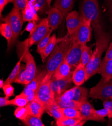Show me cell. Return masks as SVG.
<instances>
[{
	"instance_id": "e0dca14e",
	"label": "cell",
	"mask_w": 112,
	"mask_h": 126,
	"mask_svg": "<svg viewBox=\"0 0 112 126\" xmlns=\"http://www.w3.org/2000/svg\"><path fill=\"white\" fill-rule=\"evenodd\" d=\"M73 72L67 61L65 60L59 65L53 73L52 78L57 79H61L67 78Z\"/></svg>"
},
{
	"instance_id": "1f68e13d",
	"label": "cell",
	"mask_w": 112,
	"mask_h": 126,
	"mask_svg": "<svg viewBox=\"0 0 112 126\" xmlns=\"http://www.w3.org/2000/svg\"><path fill=\"white\" fill-rule=\"evenodd\" d=\"M21 60L19 59V61L17 63L15 66L11 71V73L9 75L8 78L7 79L6 81H5V84H12V83L14 82L15 79H16L17 75L18 74L20 66H21Z\"/></svg>"
},
{
	"instance_id": "ee69618b",
	"label": "cell",
	"mask_w": 112,
	"mask_h": 126,
	"mask_svg": "<svg viewBox=\"0 0 112 126\" xmlns=\"http://www.w3.org/2000/svg\"><path fill=\"white\" fill-rule=\"evenodd\" d=\"M10 105H13L12 100H9L8 98L6 97H0V107H3Z\"/></svg>"
},
{
	"instance_id": "f35d334b",
	"label": "cell",
	"mask_w": 112,
	"mask_h": 126,
	"mask_svg": "<svg viewBox=\"0 0 112 126\" xmlns=\"http://www.w3.org/2000/svg\"><path fill=\"white\" fill-rule=\"evenodd\" d=\"M21 93L26 96L28 102H30L34 100L36 97V92L27 86L25 87L24 90Z\"/></svg>"
},
{
	"instance_id": "d590c367",
	"label": "cell",
	"mask_w": 112,
	"mask_h": 126,
	"mask_svg": "<svg viewBox=\"0 0 112 126\" xmlns=\"http://www.w3.org/2000/svg\"><path fill=\"white\" fill-rule=\"evenodd\" d=\"M55 101L57 103L58 105L60 108H70L76 109L78 110H80L82 103L75 101V100H72L70 102L68 103H63L58 100H55Z\"/></svg>"
},
{
	"instance_id": "83f0119b",
	"label": "cell",
	"mask_w": 112,
	"mask_h": 126,
	"mask_svg": "<svg viewBox=\"0 0 112 126\" xmlns=\"http://www.w3.org/2000/svg\"><path fill=\"white\" fill-rule=\"evenodd\" d=\"M22 122L24 125L27 126H45L40 118L29 115L22 120Z\"/></svg>"
},
{
	"instance_id": "8992f818",
	"label": "cell",
	"mask_w": 112,
	"mask_h": 126,
	"mask_svg": "<svg viewBox=\"0 0 112 126\" xmlns=\"http://www.w3.org/2000/svg\"><path fill=\"white\" fill-rule=\"evenodd\" d=\"M51 78L46 75L36 93V97L43 104L45 110L55 101V95L50 86Z\"/></svg>"
},
{
	"instance_id": "4fadbf2b",
	"label": "cell",
	"mask_w": 112,
	"mask_h": 126,
	"mask_svg": "<svg viewBox=\"0 0 112 126\" xmlns=\"http://www.w3.org/2000/svg\"><path fill=\"white\" fill-rule=\"evenodd\" d=\"M64 18L63 13L58 9L53 7L49 9L47 19L51 29L53 30L56 29Z\"/></svg>"
},
{
	"instance_id": "60d3db41",
	"label": "cell",
	"mask_w": 112,
	"mask_h": 126,
	"mask_svg": "<svg viewBox=\"0 0 112 126\" xmlns=\"http://www.w3.org/2000/svg\"><path fill=\"white\" fill-rule=\"evenodd\" d=\"M3 89L6 97L9 98L10 97L14 95V88L11 84H5L3 87Z\"/></svg>"
},
{
	"instance_id": "e575fe53",
	"label": "cell",
	"mask_w": 112,
	"mask_h": 126,
	"mask_svg": "<svg viewBox=\"0 0 112 126\" xmlns=\"http://www.w3.org/2000/svg\"><path fill=\"white\" fill-rule=\"evenodd\" d=\"M53 31V30L51 29L50 32L43 38L38 43L37 49V52L38 54H40L43 51V50L45 48V47L48 44L50 39L51 35Z\"/></svg>"
},
{
	"instance_id": "9c48e42d",
	"label": "cell",
	"mask_w": 112,
	"mask_h": 126,
	"mask_svg": "<svg viewBox=\"0 0 112 126\" xmlns=\"http://www.w3.org/2000/svg\"><path fill=\"white\" fill-rule=\"evenodd\" d=\"M50 30L47 18L42 19L40 21L35 32L23 41L29 48L33 45L38 43Z\"/></svg>"
},
{
	"instance_id": "7c38bea8",
	"label": "cell",
	"mask_w": 112,
	"mask_h": 126,
	"mask_svg": "<svg viewBox=\"0 0 112 126\" xmlns=\"http://www.w3.org/2000/svg\"><path fill=\"white\" fill-rule=\"evenodd\" d=\"M82 18L77 11H72L69 13L66 17L67 35L68 36L76 32L80 26Z\"/></svg>"
},
{
	"instance_id": "5b68a950",
	"label": "cell",
	"mask_w": 112,
	"mask_h": 126,
	"mask_svg": "<svg viewBox=\"0 0 112 126\" xmlns=\"http://www.w3.org/2000/svg\"><path fill=\"white\" fill-rule=\"evenodd\" d=\"M89 97L103 102L112 100V79L106 81L102 78L99 82L91 89Z\"/></svg>"
},
{
	"instance_id": "484cf974",
	"label": "cell",
	"mask_w": 112,
	"mask_h": 126,
	"mask_svg": "<svg viewBox=\"0 0 112 126\" xmlns=\"http://www.w3.org/2000/svg\"><path fill=\"white\" fill-rule=\"evenodd\" d=\"M59 110L63 114V117L69 118H81L80 111L77 109L70 108H60Z\"/></svg>"
},
{
	"instance_id": "8fae6325",
	"label": "cell",
	"mask_w": 112,
	"mask_h": 126,
	"mask_svg": "<svg viewBox=\"0 0 112 126\" xmlns=\"http://www.w3.org/2000/svg\"><path fill=\"white\" fill-rule=\"evenodd\" d=\"M72 81V73L64 79L57 80L51 78L50 86L53 92L55 97H58L62 94L67 90L71 86Z\"/></svg>"
},
{
	"instance_id": "681fc988",
	"label": "cell",
	"mask_w": 112,
	"mask_h": 126,
	"mask_svg": "<svg viewBox=\"0 0 112 126\" xmlns=\"http://www.w3.org/2000/svg\"><path fill=\"white\" fill-rule=\"evenodd\" d=\"M4 85H5V82H4V80L3 79L0 80V88H1V89H3Z\"/></svg>"
},
{
	"instance_id": "8d00e7d4",
	"label": "cell",
	"mask_w": 112,
	"mask_h": 126,
	"mask_svg": "<svg viewBox=\"0 0 112 126\" xmlns=\"http://www.w3.org/2000/svg\"><path fill=\"white\" fill-rule=\"evenodd\" d=\"M13 105L19 107H25L29 103L26 96L23 94L21 93L19 95H17L14 99H12Z\"/></svg>"
},
{
	"instance_id": "7402d4cb",
	"label": "cell",
	"mask_w": 112,
	"mask_h": 126,
	"mask_svg": "<svg viewBox=\"0 0 112 126\" xmlns=\"http://www.w3.org/2000/svg\"><path fill=\"white\" fill-rule=\"evenodd\" d=\"M74 96L73 100L75 101L82 103L88 100L89 96V91L84 87L76 85L73 87Z\"/></svg>"
},
{
	"instance_id": "f6af8a7d",
	"label": "cell",
	"mask_w": 112,
	"mask_h": 126,
	"mask_svg": "<svg viewBox=\"0 0 112 126\" xmlns=\"http://www.w3.org/2000/svg\"><path fill=\"white\" fill-rule=\"evenodd\" d=\"M103 106L104 108L108 109L110 111V114L108 118L112 120V100H106V101L104 102Z\"/></svg>"
},
{
	"instance_id": "2e32d148",
	"label": "cell",
	"mask_w": 112,
	"mask_h": 126,
	"mask_svg": "<svg viewBox=\"0 0 112 126\" xmlns=\"http://www.w3.org/2000/svg\"><path fill=\"white\" fill-rule=\"evenodd\" d=\"M85 66L80 63L73 71L72 81L76 85L80 86L85 81Z\"/></svg>"
},
{
	"instance_id": "d6986e66",
	"label": "cell",
	"mask_w": 112,
	"mask_h": 126,
	"mask_svg": "<svg viewBox=\"0 0 112 126\" xmlns=\"http://www.w3.org/2000/svg\"><path fill=\"white\" fill-rule=\"evenodd\" d=\"M99 73L106 81L112 79V59L102 60L99 67Z\"/></svg>"
},
{
	"instance_id": "d4e9b609",
	"label": "cell",
	"mask_w": 112,
	"mask_h": 126,
	"mask_svg": "<svg viewBox=\"0 0 112 126\" xmlns=\"http://www.w3.org/2000/svg\"><path fill=\"white\" fill-rule=\"evenodd\" d=\"M59 108L60 107L55 99V101L45 110V111L50 116L53 117L56 121L63 117V114L59 110Z\"/></svg>"
},
{
	"instance_id": "44dd1931",
	"label": "cell",
	"mask_w": 112,
	"mask_h": 126,
	"mask_svg": "<svg viewBox=\"0 0 112 126\" xmlns=\"http://www.w3.org/2000/svg\"><path fill=\"white\" fill-rule=\"evenodd\" d=\"M47 72L46 69H43L41 71L36 73L35 77L28 84L26 85V86L34 90L36 93L44 79L47 75Z\"/></svg>"
},
{
	"instance_id": "5bb4252c",
	"label": "cell",
	"mask_w": 112,
	"mask_h": 126,
	"mask_svg": "<svg viewBox=\"0 0 112 126\" xmlns=\"http://www.w3.org/2000/svg\"><path fill=\"white\" fill-rule=\"evenodd\" d=\"M28 114L41 118L45 110L43 104L37 99L35 98L32 101L29 102L25 106Z\"/></svg>"
},
{
	"instance_id": "74e56055",
	"label": "cell",
	"mask_w": 112,
	"mask_h": 126,
	"mask_svg": "<svg viewBox=\"0 0 112 126\" xmlns=\"http://www.w3.org/2000/svg\"><path fill=\"white\" fill-rule=\"evenodd\" d=\"M28 115V114L25 107H18L14 111V116L15 117L22 121L25 119Z\"/></svg>"
},
{
	"instance_id": "4316f807",
	"label": "cell",
	"mask_w": 112,
	"mask_h": 126,
	"mask_svg": "<svg viewBox=\"0 0 112 126\" xmlns=\"http://www.w3.org/2000/svg\"><path fill=\"white\" fill-rule=\"evenodd\" d=\"M81 118H69L63 117L56 121V125L58 126H76L80 122Z\"/></svg>"
},
{
	"instance_id": "30bf717a",
	"label": "cell",
	"mask_w": 112,
	"mask_h": 126,
	"mask_svg": "<svg viewBox=\"0 0 112 126\" xmlns=\"http://www.w3.org/2000/svg\"><path fill=\"white\" fill-rule=\"evenodd\" d=\"M83 45L76 42H72V45L67 55L65 60L70 66L73 72L81 63Z\"/></svg>"
},
{
	"instance_id": "f907efd6",
	"label": "cell",
	"mask_w": 112,
	"mask_h": 126,
	"mask_svg": "<svg viewBox=\"0 0 112 126\" xmlns=\"http://www.w3.org/2000/svg\"><path fill=\"white\" fill-rule=\"evenodd\" d=\"M52 2V0H47V5L49 7H50V5Z\"/></svg>"
},
{
	"instance_id": "3957f363",
	"label": "cell",
	"mask_w": 112,
	"mask_h": 126,
	"mask_svg": "<svg viewBox=\"0 0 112 126\" xmlns=\"http://www.w3.org/2000/svg\"><path fill=\"white\" fill-rule=\"evenodd\" d=\"M71 45L72 41L68 35L59 39V42L48 57L46 62L47 76L52 78L57 67L65 60Z\"/></svg>"
},
{
	"instance_id": "ba28073f",
	"label": "cell",
	"mask_w": 112,
	"mask_h": 126,
	"mask_svg": "<svg viewBox=\"0 0 112 126\" xmlns=\"http://www.w3.org/2000/svg\"><path fill=\"white\" fill-rule=\"evenodd\" d=\"M93 30L91 22L82 18L81 24L78 30L68 36L72 42L86 44L91 39Z\"/></svg>"
},
{
	"instance_id": "816d5d0a",
	"label": "cell",
	"mask_w": 112,
	"mask_h": 126,
	"mask_svg": "<svg viewBox=\"0 0 112 126\" xmlns=\"http://www.w3.org/2000/svg\"><path fill=\"white\" fill-rule=\"evenodd\" d=\"M14 0H7V2L8 3H11V2H13Z\"/></svg>"
},
{
	"instance_id": "9a60e30c",
	"label": "cell",
	"mask_w": 112,
	"mask_h": 126,
	"mask_svg": "<svg viewBox=\"0 0 112 126\" xmlns=\"http://www.w3.org/2000/svg\"><path fill=\"white\" fill-rule=\"evenodd\" d=\"M95 110L93 105L88 101V100L82 102L80 110L81 118L82 120H85L87 121H96L94 115Z\"/></svg>"
},
{
	"instance_id": "f1b7e54d",
	"label": "cell",
	"mask_w": 112,
	"mask_h": 126,
	"mask_svg": "<svg viewBox=\"0 0 112 126\" xmlns=\"http://www.w3.org/2000/svg\"><path fill=\"white\" fill-rule=\"evenodd\" d=\"M93 53V52L90 47L86 45V44L83 45L81 63L86 66L90 61Z\"/></svg>"
},
{
	"instance_id": "f546056e",
	"label": "cell",
	"mask_w": 112,
	"mask_h": 126,
	"mask_svg": "<svg viewBox=\"0 0 112 126\" xmlns=\"http://www.w3.org/2000/svg\"><path fill=\"white\" fill-rule=\"evenodd\" d=\"M74 92L73 87L68 89L62 94L58 97L56 98L55 100L63 103H68L73 100Z\"/></svg>"
},
{
	"instance_id": "c3c4849f",
	"label": "cell",
	"mask_w": 112,
	"mask_h": 126,
	"mask_svg": "<svg viewBox=\"0 0 112 126\" xmlns=\"http://www.w3.org/2000/svg\"><path fill=\"white\" fill-rule=\"evenodd\" d=\"M87 122V121L85 120H81L80 122H79L76 125V126H82L83 125H84V124Z\"/></svg>"
},
{
	"instance_id": "836d02e7",
	"label": "cell",
	"mask_w": 112,
	"mask_h": 126,
	"mask_svg": "<svg viewBox=\"0 0 112 126\" xmlns=\"http://www.w3.org/2000/svg\"><path fill=\"white\" fill-rule=\"evenodd\" d=\"M110 114V112L108 109L104 107L99 110H95L94 115L97 122H104L105 121V118L106 117H109Z\"/></svg>"
},
{
	"instance_id": "d6a6232c",
	"label": "cell",
	"mask_w": 112,
	"mask_h": 126,
	"mask_svg": "<svg viewBox=\"0 0 112 126\" xmlns=\"http://www.w3.org/2000/svg\"><path fill=\"white\" fill-rule=\"evenodd\" d=\"M26 65L21 64L18 74L14 81V82L21 84L22 85H26Z\"/></svg>"
},
{
	"instance_id": "603a6c76",
	"label": "cell",
	"mask_w": 112,
	"mask_h": 126,
	"mask_svg": "<svg viewBox=\"0 0 112 126\" xmlns=\"http://www.w3.org/2000/svg\"><path fill=\"white\" fill-rule=\"evenodd\" d=\"M0 32L7 41L8 50L10 49L12 47V43L13 38V33L10 25L7 23H4L1 24L0 26Z\"/></svg>"
},
{
	"instance_id": "7bdbcfd3",
	"label": "cell",
	"mask_w": 112,
	"mask_h": 126,
	"mask_svg": "<svg viewBox=\"0 0 112 126\" xmlns=\"http://www.w3.org/2000/svg\"><path fill=\"white\" fill-rule=\"evenodd\" d=\"M105 5L108 12V14L112 23V0H106Z\"/></svg>"
},
{
	"instance_id": "277c9868",
	"label": "cell",
	"mask_w": 112,
	"mask_h": 126,
	"mask_svg": "<svg viewBox=\"0 0 112 126\" xmlns=\"http://www.w3.org/2000/svg\"><path fill=\"white\" fill-rule=\"evenodd\" d=\"M16 48L19 59L26 64V85H27L32 80L37 73L36 62L34 57L29 51V48L24 41H17Z\"/></svg>"
},
{
	"instance_id": "b9f144b4",
	"label": "cell",
	"mask_w": 112,
	"mask_h": 126,
	"mask_svg": "<svg viewBox=\"0 0 112 126\" xmlns=\"http://www.w3.org/2000/svg\"><path fill=\"white\" fill-rule=\"evenodd\" d=\"M35 21H32L29 22L25 28V30L29 32V36H30L36 30L38 26V24Z\"/></svg>"
},
{
	"instance_id": "6da1fadb",
	"label": "cell",
	"mask_w": 112,
	"mask_h": 126,
	"mask_svg": "<svg viewBox=\"0 0 112 126\" xmlns=\"http://www.w3.org/2000/svg\"><path fill=\"white\" fill-rule=\"evenodd\" d=\"M80 14L83 19L91 22L95 39L105 32L97 0H82L80 7Z\"/></svg>"
},
{
	"instance_id": "7dc6e473",
	"label": "cell",
	"mask_w": 112,
	"mask_h": 126,
	"mask_svg": "<svg viewBox=\"0 0 112 126\" xmlns=\"http://www.w3.org/2000/svg\"><path fill=\"white\" fill-rule=\"evenodd\" d=\"M8 4L7 0H0V12H1V15L2 13L4 10L5 7Z\"/></svg>"
},
{
	"instance_id": "cb8c5ba5",
	"label": "cell",
	"mask_w": 112,
	"mask_h": 126,
	"mask_svg": "<svg viewBox=\"0 0 112 126\" xmlns=\"http://www.w3.org/2000/svg\"><path fill=\"white\" fill-rule=\"evenodd\" d=\"M58 42L59 39H57L55 34H54L51 36L48 44L45 47L42 53L40 54L43 61H44L47 57H48L49 55L51 53Z\"/></svg>"
},
{
	"instance_id": "ac0fdd59",
	"label": "cell",
	"mask_w": 112,
	"mask_h": 126,
	"mask_svg": "<svg viewBox=\"0 0 112 126\" xmlns=\"http://www.w3.org/2000/svg\"><path fill=\"white\" fill-rule=\"evenodd\" d=\"M75 1L76 0H55L53 7L60 10L63 13L64 18H66L72 9Z\"/></svg>"
},
{
	"instance_id": "bcb514c9",
	"label": "cell",
	"mask_w": 112,
	"mask_h": 126,
	"mask_svg": "<svg viewBox=\"0 0 112 126\" xmlns=\"http://www.w3.org/2000/svg\"><path fill=\"white\" fill-rule=\"evenodd\" d=\"M104 59H112V41L109 44V46L107 49V51Z\"/></svg>"
},
{
	"instance_id": "7a4b0ae2",
	"label": "cell",
	"mask_w": 112,
	"mask_h": 126,
	"mask_svg": "<svg viewBox=\"0 0 112 126\" xmlns=\"http://www.w3.org/2000/svg\"><path fill=\"white\" fill-rule=\"evenodd\" d=\"M110 39V35L105 32L96 38L95 49L90 61L85 66V81H88L96 73H99V67L102 61V56L104 52L107 49L109 46Z\"/></svg>"
},
{
	"instance_id": "52a82bcc",
	"label": "cell",
	"mask_w": 112,
	"mask_h": 126,
	"mask_svg": "<svg viewBox=\"0 0 112 126\" xmlns=\"http://www.w3.org/2000/svg\"><path fill=\"white\" fill-rule=\"evenodd\" d=\"M5 23H8L13 33V38L12 45L13 46L18 38L22 30L23 19L20 10L14 8L3 19Z\"/></svg>"
},
{
	"instance_id": "ab89813d",
	"label": "cell",
	"mask_w": 112,
	"mask_h": 126,
	"mask_svg": "<svg viewBox=\"0 0 112 126\" xmlns=\"http://www.w3.org/2000/svg\"><path fill=\"white\" fill-rule=\"evenodd\" d=\"M29 1V0H14L13 3L14 8L22 11L26 8Z\"/></svg>"
},
{
	"instance_id": "4dcf8cb0",
	"label": "cell",
	"mask_w": 112,
	"mask_h": 126,
	"mask_svg": "<svg viewBox=\"0 0 112 126\" xmlns=\"http://www.w3.org/2000/svg\"><path fill=\"white\" fill-rule=\"evenodd\" d=\"M29 2L34 7L37 12H40V13H44L48 6L47 0H29Z\"/></svg>"
},
{
	"instance_id": "ffe728a7",
	"label": "cell",
	"mask_w": 112,
	"mask_h": 126,
	"mask_svg": "<svg viewBox=\"0 0 112 126\" xmlns=\"http://www.w3.org/2000/svg\"><path fill=\"white\" fill-rule=\"evenodd\" d=\"M22 15L24 22H38L39 20L37 11L29 2L26 8L22 11Z\"/></svg>"
}]
</instances>
